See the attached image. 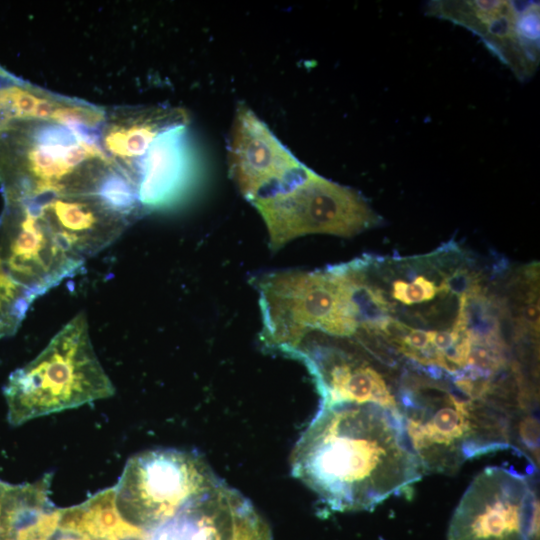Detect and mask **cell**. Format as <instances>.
I'll return each mask as SVG.
<instances>
[{"mask_svg": "<svg viewBox=\"0 0 540 540\" xmlns=\"http://www.w3.org/2000/svg\"><path fill=\"white\" fill-rule=\"evenodd\" d=\"M291 471L333 511L373 509L421 478L398 410L374 402L319 406L297 440Z\"/></svg>", "mask_w": 540, "mask_h": 540, "instance_id": "obj_1", "label": "cell"}, {"mask_svg": "<svg viewBox=\"0 0 540 540\" xmlns=\"http://www.w3.org/2000/svg\"><path fill=\"white\" fill-rule=\"evenodd\" d=\"M116 168L95 132L50 121H22L0 134V185L5 202L99 196Z\"/></svg>", "mask_w": 540, "mask_h": 540, "instance_id": "obj_2", "label": "cell"}, {"mask_svg": "<svg viewBox=\"0 0 540 540\" xmlns=\"http://www.w3.org/2000/svg\"><path fill=\"white\" fill-rule=\"evenodd\" d=\"M396 399L422 471L450 474L471 458L509 445L504 418L451 377L407 376Z\"/></svg>", "mask_w": 540, "mask_h": 540, "instance_id": "obj_3", "label": "cell"}, {"mask_svg": "<svg viewBox=\"0 0 540 540\" xmlns=\"http://www.w3.org/2000/svg\"><path fill=\"white\" fill-rule=\"evenodd\" d=\"M13 426L114 395L93 349L86 314L73 317L32 361L13 371L4 388Z\"/></svg>", "mask_w": 540, "mask_h": 540, "instance_id": "obj_4", "label": "cell"}, {"mask_svg": "<svg viewBox=\"0 0 540 540\" xmlns=\"http://www.w3.org/2000/svg\"><path fill=\"white\" fill-rule=\"evenodd\" d=\"M251 283L259 294L265 349L288 355L307 335L344 338L358 331L334 266L266 272L252 277Z\"/></svg>", "mask_w": 540, "mask_h": 540, "instance_id": "obj_5", "label": "cell"}, {"mask_svg": "<svg viewBox=\"0 0 540 540\" xmlns=\"http://www.w3.org/2000/svg\"><path fill=\"white\" fill-rule=\"evenodd\" d=\"M251 203L266 225L272 251L308 234L353 237L383 222L357 190L312 169L289 187Z\"/></svg>", "mask_w": 540, "mask_h": 540, "instance_id": "obj_6", "label": "cell"}, {"mask_svg": "<svg viewBox=\"0 0 540 540\" xmlns=\"http://www.w3.org/2000/svg\"><path fill=\"white\" fill-rule=\"evenodd\" d=\"M216 477L195 452L144 451L127 461L114 487L115 504L127 522L147 531L171 517Z\"/></svg>", "mask_w": 540, "mask_h": 540, "instance_id": "obj_7", "label": "cell"}, {"mask_svg": "<svg viewBox=\"0 0 540 540\" xmlns=\"http://www.w3.org/2000/svg\"><path fill=\"white\" fill-rule=\"evenodd\" d=\"M536 497L528 478L503 466L479 473L451 518L447 540H534Z\"/></svg>", "mask_w": 540, "mask_h": 540, "instance_id": "obj_8", "label": "cell"}, {"mask_svg": "<svg viewBox=\"0 0 540 540\" xmlns=\"http://www.w3.org/2000/svg\"><path fill=\"white\" fill-rule=\"evenodd\" d=\"M0 259L36 299L84 263L25 202H5L0 216Z\"/></svg>", "mask_w": 540, "mask_h": 540, "instance_id": "obj_9", "label": "cell"}, {"mask_svg": "<svg viewBox=\"0 0 540 540\" xmlns=\"http://www.w3.org/2000/svg\"><path fill=\"white\" fill-rule=\"evenodd\" d=\"M228 166L232 180L249 202L289 187L310 170L244 103L238 105L233 118Z\"/></svg>", "mask_w": 540, "mask_h": 540, "instance_id": "obj_10", "label": "cell"}, {"mask_svg": "<svg viewBox=\"0 0 540 540\" xmlns=\"http://www.w3.org/2000/svg\"><path fill=\"white\" fill-rule=\"evenodd\" d=\"M145 540H272L254 506L218 476Z\"/></svg>", "mask_w": 540, "mask_h": 540, "instance_id": "obj_11", "label": "cell"}, {"mask_svg": "<svg viewBox=\"0 0 540 540\" xmlns=\"http://www.w3.org/2000/svg\"><path fill=\"white\" fill-rule=\"evenodd\" d=\"M520 6L503 0L432 1L427 13L472 31L516 76L526 79L538 66L539 44L520 36Z\"/></svg>", "mask_w": 540, "mask_h": 540, "instance_id": "obj_12", "label": "cell"}, {"mask_svg": "<svg viewBox=\"0 0 540 540\" xmlns=\"http://www.w3.org/2000/svg\"><path fill=\"white\" fill-rule=\"evenodd\" d=\"M24 202L83 262L113 243L131 223L96 195L57 196Z\"/></svg>", "mask_w": 540, "mask_h": 540, "instance_id": "obj_13", "label": "cell"}, {"mask_svg": "<svg viewBox=\"0 0 540 540\" xmlns=\"http://www.w3.org/2000/svg\"><path fill=\"white\" fill-rule=\"evenodd\" d=\"M189 120V113L180 107L117 108L106 112L99 140L107 156L137 186L141 161L153 142L170 129L187 126Z\"/></svg>", "mask_w": 540, "mask_h": 540, "instance_id": "obj_14", "label": "cell"}, {"mask_svg": "<svg viewBox=\"0 0 540 540\" xmlns=\"http://www.w3.org/2000/svg\"><path fill=\"white\" fill-rule=\"evenodd\" d=\"M186 127L161 134L142 159L137 193L143 211L170 205L189 185L192 165Z\"/></svg>", "mask_w": 540, "mask_h": 540, "instance_id": "obj_15", "label": "cell"}, {"mask_svg": "<svg viewBox=\"0 0 540 540\" xmlns=\"http://www.w3.org/2000/svg\"><path fill=\"white\" fill-rule=\"evenodd\" d=\"M51 540H145V531L121 516L114 488H107L79 505L60 509Z\"/></svg>", "mask_w": 540, "mask_h": 540, "instance_id": "obj_16", "label": "cell"}, {"mask_svg": "<svg viewBox=\"0 0 540 540\" xmlns=\"http://www.w3.org/2000/svg\"><path fill=\"white\" fill-rule=\"evenodd\" d=\"M35 299L12 277L0 259V338L18 330Z\"/></svg>", "mask_w": 540, "mask_h": 540, "instance_id": "obj_17", "label": "cell"}, {"mask_svg": "<svg viewBox=\"0 0 540 540\" xmlns=\"http://www.w3.org/2000/svg\"><path fill=\"white\" fill-rule=\"evenodd\" d=\"M6 74H8V72L6 70H4L1 66H0V78H2L3 76H5Z\"/></svg>", "mask_w": 540, "mask_h": 540, "instance_id": "obj_18", "label": "cell"}]
</instances>
